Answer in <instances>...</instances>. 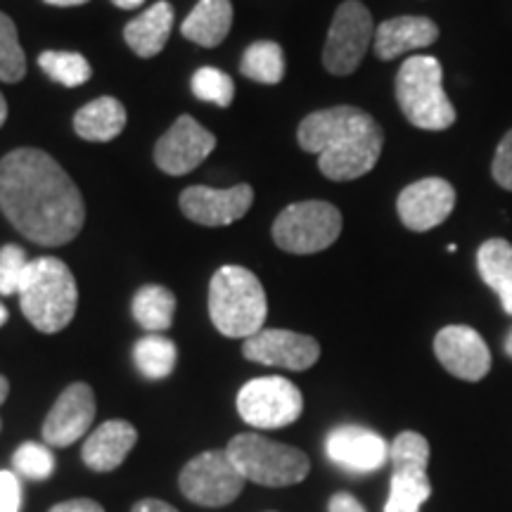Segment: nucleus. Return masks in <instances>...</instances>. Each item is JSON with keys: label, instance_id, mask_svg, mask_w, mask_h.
<instances>
[{"label": "nucleus", "instance_id": "31", "mask_svg": "<svg viewBox=\"0 0 512 512\" xmlns=\"http://www.w3.org/2000/svg\"><path fill=\"white\" fill-rule=\"evenodd\" d=\"M12 470L19 475L43 482L53 475L55 456L48 444H36V441H24L22 446L12 453Z\"/></svg>", "mask_w": 512, "mask_h": 512}, {"label": "nucleus", "instance_id": "35", "mask_svg": "<svg viewBox=\"0 0 512 512\" xmlns=\"http://www.w3.org/2000/svg\"><path fill=\"white\" fill-rule=\"evenodd\" d=\"M48 512H105V508L93 498H72V501L53 505Z\"/></svg>", "mask_w": 512, "mask_h": 512}, {"label": "nucleus", "instance_id": "36", "mask_svg": "<svg viewBox=\"0 0 512 512\" xmlns=\"http://www.w3.org/2000/svg\"><path fill=\"white\" fill-rule=\"evenodd\" d=\"M328 510L330 512H368L366 508H363V503L358 501L356 496L347 494V491H337V494L330 498Z\"/></svg>", "mask_w": 512, "mask_h": 512}, {"label": "nucleus", "instance_id": "37", "mask_svg": "<svg viewBox=\"0 0 512 512\" xmlns=\"http://www.w3.org/2000/svg\"><path fill=\"white\" fill-rule=\"evenodd\" d=\"M131 512H178L174 505L157 501V498H145V501H138L133 505Z\"/></svg>", "mask_w": 512, "mask_h": 512}, {"label": "nucleus", "instance_id": "33", "mask_svg": "<svg viewBox=\"0 0 512 512\" xmlns=\"http://www.w3.org/2000/svg\"><path fill=\"white\" fill-rule=\"evenodd\" d=\"M491 176L503 190L512 192V128L496 147L494 162H491Z\"/></svg>", "mask_w": 512, "mask_h": 512}, {"label": "nucleus", "instance_id": "7", "mask_svg": "<svg viewBox=\"0 0 512 512\" xmlns=\"http://www.w3.org/2000/svg\"><path fill=\"white\" fill-rule=\"evenodd\" d=\"M342 233V214L323 200L294 202L273 221L275 245L290 254H316L332 247Z\"/></svg>", "mask_w": 512, "mask_h": 512}, {"label": "nucleus", "instance_id": "41", "mask_svg": "<svg viewBox=\"0 0 512 512\" xmlns=\"http://www.w3.org/2000/svg\"><path fill=\"white\" fill-rule=\"evenodd\" d=\"M5 119H8V102H5L3 93H0V126L5 124Z\"/></svg>", "mask_w": 512, "mask_h": 512}, {"label": "nucleus", "instance_id": "12", "mask_svg": "<svg viewBox=\"0 0 512 512\" xmlns=\"http://www.w3.org/2000/svg\"><path fill=\"white\" fill-rule=\"evenodd\" d=\"M216 147L214 133L197 124L190 114H183L174 126L157 140L155 162L164 174L185 176L197 169Z\"/></svg>", "mask_w": 512, "mask_h": 512}, {"label": "nucleus", "instance_id": "13", "mask_svg": "<svg viewBox=\"0 0 512 512\" xmlns=\"http://www.w3.org/2000/svg\"><path fill=\"white\" fill-rule=\"evenodd\" d=\"M456 209V188L444 178H422L401 190L396 200L399 219L408 230L427 233L444 223Z\"/></svg>", "mask_w": 512, "mask_h": 512}, {"label": "nucleus", "instance_id": "27", "mask_svg": "<svg viewBox=\"0 0 512 512\" xmlns=\"http://www.w3.org/2000/svg\"><path fill=\"white\" fill-rule=\"evenodd\" d=\"M240 72L256 83L275 86L285 76L283 48L275 41H256L245 50L240 60Z\"/></svg>", "mask_w": 512, "mask_h": 512}, {"label": "nucleus", "instance_id": "2", "mask_svg": "<svg viewBox=\"0 0 512 512\" xmlns=\"http://www.w3.org/2000/svg\"><path fill=\"white\" fill-rule=\"evenodd\" d=\"M302 150L318 155L320 174L330 181H354L370 174L382 155L384 133L368 112L337 105L313 112L299 124Z\"/></svg>", "mask_w": 512, "mask_h": 512}, {"label": "nucleus", "instance_id": "40", "mask_svg": "<svg viewBox=\"0 0 512 512\" xmlns=\"http://www.w3.org/2000/svg\"><path fill=\"white\" fill-rule=\"evenodd\" d=\"M8 394H10V382L0 375V406H3L5 399H8Z\"/></svg>", "mask_w": 512, "mask_h": 512}, {"label": "nucleus", "instance_id": "44", "mask_svg": "<svg viewBox=\"0 0 512 512\" xmlns=\"http://www.w3.org/2000/svg\"><path fill=\"white\" fill-rule=\"evenodd\" d=\"M0 427H3V422H0Z\"/></svg>", "mask_w": 512, "mask_h": 512}, {"label": "nucleus", "instance_id": "34", "mask_svg": "<svg viewBox=\"0 0 512 512\" xmlns=\"http://www.w3.org/2000/svg\"><path fill=\"white\" fill-rule=\"evenodd\" d=\"M22 510V486L15 472L0 470V512Z\"/></svg>", "mask_w": 512, "mask_h": 512}, {"label": "nucleus", "instance_id": "9", "mask_svg": "<svg viewBox=\"0 0 512 512\" xmlns=\"http://www.w3.org/2000/svg\"><path fill=\"white\" fill-rule=\"evenodd\" d=\"M304 396L287 377H254L238 392V413L256 430H280L299 420Z\"/></svg>", "mask_w": 512, "mask_h": 512}, {"label": "nucleus", "instance_id": "6", "mask_svg": "<svg viewBox=\"0 0 512 512\" xmlns=\"http://www.w3.org/2000/svg\"><path fill=\"white\" fill-rule=\"evenodd\" d=\"M226 453L240 475L261 486H292L309 477L311 460L299 448L245 432L230 439Z\"/></svg>", "mask_w": 512, "mask_h": 512}, {"label": "nucleus", "instance_id": "30", "mask_svg": "<svg viewBox=\"0 0 512 512\" xmlns=\"http://www.w3.org/2000/svg\"><path fill=\"white\" fill-rule=\"evenodd\" d=\"M192 93L197 100L211 102L216 107H230L235 98V83L226 72L216 67H202L192 74Z\"/></svg>", "mask_w": 512, "mask_h": 512}, {"label": "nucleus", "instance_id": "42", "mask_svg": "<svg viewBox=\"0 0 512 512\" xmlns=\"http://www.w3.org/2000/svg\"><path fill=\"white\" fill-rule=\"evenodd\" d=\"M503 349L505 354H508L512 358V328L508 330V335H505V342H503Z\"/></svg>", "mask_w": 512, "mask_h": 512}, {"label": "nucleus", "instance_id": "5", "mask_svg": "<svg viewBox=\"0 0 512 512\" xmlns=\"http://www.w3.org/2000/svg\"><path fill=\"white\" fill-rule=\"evenodd\" d=\"M403 117L422 131H446L458 114L444 91V69L432 55H413L401 64L394 81Z\"/></svg>", "mask_w": 512, "mask_h": 512}, {"label": "nucleus", "instance_id": "20", "mask_svg": "<svg viewBox=\"0 0 512 512\" xmlns=\"http://www.w3.org/2000/svg\"><path fill=\"white\" fill-rule=\"evenodd\" d=\"M439 38V27L430 17H394L375 29V53L389 62L411 50L430 48Z\"/></svg>", "mask_w": 512, "mask_h": 512}, {"label": "nucleus", "instance_id": "8", "mask_svg": "<svg viewBox=\"0 0 512 512\" xmlns=\"http://www.w3.org/2000/svg\"><path fill=\"white\" fill-rule=\"evenodd\" d=\"M389 458L394 472L384 512H420L432 496V484L427 479L430 444L418 432H401L389 448Z\"/></svg>", "mask_w": 512, "mask_h": 512}, {"label": "nucleus", "instance_id": "43", "mask_svg": "<svg viewBox=\"0 0 512 512\" xmlns=\"http://www.w3.org/2000/svg\"><path fill=\"white\" fill-rule=\"evenodd\" d=\"M8 318H10V313H8V309H5V304L0 302V328H3V325L8 323Z\"/></svg>", "mask_w": 512, "mask_h": 512}, {"label": "nucleus", "instance_id": "38", "mask_svg": "<svg viewBox=\"0 0 512 512\" xmlns=\"http://www.w3.org/2000/svg\"><path fill=\"white\" fill-rule=\"evenodd\" d=\"M43 3L53 5V8H76V5H86L88 0H43Z\"/></svg>", "mask_w": 512, "mask_h": 512}, {"label": "nucleus", "instance_id": "1", "mask_svg": "<svg viewBox=\"0 0 512 512\" xmlns=\"http://www.w3.org/2000/svg\"><path fill=\"white\" fill-rule=\"evenodd\" d=\"M0 211L24 238L43 247L72 242L86 221L76 183L34 147H19L0 159Z\"/></svg>", "mask_w": 512, "mask_h": 512}, {"label": "nucleus", "instance_id": "29", "mask_svg": "<svg viewBox=\"0 0 512 512\" xmlns=\"http://www.w3.org/2000/svg\"><path fill=\"white\" fill-rule=\"evenodd\" d=\"M27 74V57L19 46L15 22L0 12V81L17 83Z\"/></svg>", "mask_w": 512, "mask_h": 512}, {"label": "nucleus", "instance_id": "19", "mask_svg": "<svg viewBox=\"0 0 512 512\" xmlns=\"http://www.w3.org/2000/svg\"><path fill=\"white\" fill-rule=\"evenodd\" d=\"M138 441V432L126 420H107L83 441L81 458L93 472H112L124 463Z\"/></svg>", "mask_w": 512, "mask_h": 512}, {"label": "nucleus", "instance_id": "32", "mask_svg": "<svg viewBox=\"0 0 512 512\" xmlns=\"http://www.w3.org/2000/svg\"><path fill=\"white\" fill-rule=\"evenodd\" d=\"M29 266L31 259L22 247H0V294H3V297L19 294V287L24 283V275H27Z\"/></svg>", "mask_w": 512, "mask_h": 512}, {"label": "nucleus", "instance_id": "26", "mask_svg": "<svg viewBox=\"0 0 512 512\" xmlns=\"http://www.w3.org/2000/svg\"><path fill=\"white\" fill-rule=\"evenodd\" d=\"M178 361V349L169 337L164 335H145L133 344V363L138 373L147 380H164L174 373Z\"/></svg>", "mask_w": 512, "mask_h": 512}, {"label": "nucleus", "instance_id": "39", "mask_svg": "<svg viewBox=\"0 0 512 512\" xmlns=\"http://www.w3.org/2000/svg\"><path fill=\"white\" fill-rule=\"evenodd\" d=\"M114 5H117V8H121V10H136V8H140V5L145 3V0H112Z\"/></svg>", "mask_w": 512, "mask_h": 512}, {"label": "nucleus", "instance_id": "23", "mask_svg": "<svg viewBox=\"0 0 512 512\" xmlns=\"http://www.w3.org/2000/svg\"><path fill=\"white\" fill-rule=\"evenodd\" d=\"M126 126V107L117 98H98L74 114V131L91 143L114 140Z\"/></svg>", "mask_w": 512, "mask_h": 512}, {"label": "nucleus", "instance_id": "17", "mask_svg": "<svg viewBox=\"0 0 512 512\" xmlns=\"http://www.w3.org/2000/svg\"><path fill=\"white\" fill-rule=\"evenodd\" d=\"M254 202L252 185L240 183L228 190H214L207 185H192L181 192V211L200 226H230L242 219Z\"/></svg>", "mask_w": 512, "mask_h": 512}, {"label": "nucleus", "instance_id": "10", "mask_svg": "<svg viewBox=\"0 0 512 512\" xmlns=\"http://www.w3.org/2000/svg\"><path fill=\"white\" fill-rule=\"evenodd\" d=\"M375 38L373 15L361 0H344L332 17L323 64L330 74L349 76L358 69Z\"/></svg>", "mask_w": 512, "mask_h": 512}, {"label": "nucleus", "instance_id": "28", "mask_svg": "<svg viewBox=\"0 0 512 512\" xmlns=\"http://www.w3.org/2000/svg\"><path fill=\"white\" fill-rule=\"evenodd\" d=\"M38 67L55 83L64 88H79L91 81L93 69L88 60L79 53H62V50H46L38 57Z\"/></svg>", "mask_w": 512, "mask_h": 512}, {"label": "nucleus", "instance_id": "25", "mask_svg": "<svg viewBox=\"0 0 512 512\" xmlns=\"http://www.w3.org/2000/svg\"><path fill=\"white\" fill-rule=\"evenodd\" d=\"M131 313L140 328L152 335L169 330L174 323L176 313V297L169 287L164 285H145L140 287L131 302Z\"/></svg>", "mask_w": 512, "mask_h": 512}, {"label": "nucleus", "instance_id": "21", "mask_svg": "<svg viewBox=\"0 0 512 512\" xmlns=\"http://www.w3.org/2000/svg\"><path fill=\"white\" fill-rule=\"evenodd\" d=\"M174 29V8L166 0L147 8L143 15L126 24L124 38L138 57H155L162 53Z\"/></svg>", "mask_w": 512, "mask_h": 512}, {"label": "nucleus", "instance_id": "16", "mask_svg": "<svg viewBox=\"0 0 512 512\" xmlns=\"http://www.w3.org/2000/svg\"><path fill=\"white\" fill-rule=\"evenodd\" d=\"M95 418V394L86 382H74L60 394L43 422V441L50 448H64L88 434Z\"/></svg>", "mask_w": 512, "mask_h": 512}, {"label": "nucleus", "instance_id": "24", "mask_svg": "<svg viewBox=\"0 0 512 512\" xmlns=\"http://www.w3.org/2000/svg\"><path fill=\"white\" fill-rule=\"evenodd\" d=\"M479 278L501 299L503 311L512 316V245L503 238L484 240L477 249Z\"/></svg>", "mask_w": 512, "mask_h": 512}, {"label": "nucleus", "instance_id": "14", "mask_svg": "<svg viewBox=\"0 0 512 512\" xmlns=\"http://www.w3.org/2000/svg\"><path fill=\"white\" fill-rule=\"evenodd\" d=\"M242 354L261 366L285 370H309L320 358V344L309 335L292 330H259L245 339Z\"/></svg>", "mask_w": 512, "mask_h": 512}, {"label": "nucleus", "instance_id": "3", "mask_svg": "<svg viewBox=\"0 0 512 512\" xmlns=\"http://www.w3.org/2000/svg\"><path fill=\"white\" fill-rule=\"evenodd\" d=\"M17 297L24 318L46 335L67 328L76 313V304H79V290H76L72 271L53 256L31 259Z\"/></svg>", "mask_w": 512, "mask_h": 512}, {"label": "nucleus", "instance_id": "15", "mask_svg": "<svg viewBox=\"0 0 512 512\" xmlns=\"http://www.w3.org/2000/svg\"><path fill=\"white\" fill-rule=\"evenodd\" d=\"M434 354L458 380L479 382L491 370V351L470 325H448L434 337Z\"/></svg>", "mask_w": 512, "mask_h": 512}, {"label": "nucleus", "instance_id": "11", "mask_svg": "<svg viewBox=\"0 0 512 512\" xmlns=\"http://www.w3.org/2000/svg\"><path fill=\"white\" fill-rule=\"evenodd\" d=\"M247 479L240 475L226 451H207L181 470L178 486L188 501L204 508H223L242 494Z\"/></svg>", "mask_w": 512, "mask_h": 512}, {"label": "nucleus", "instance_id": "22", "mask_svg": "<svg viewBox=\"0 0 512 512\" xmlns=\"http://www.w3.org/2000/svg\"><path fill=\"white\" fill-rule=\"evenodd\" d=\"M233 24L230 0H200L183 22V36L202 48H216L226 41Z\"/></svg>", "mask_w": 512, "mask_h": 512}, {"label": "nucleus", "instance_id": "18", "mask_svg": "<svg viewBox=\"0 0 512 512\" xmlns=\"http://www.w3.org/2000/svg\"><path fill=\"white\" fill-rule=\"evenodd\" d=\"M389 446L380 434L361 425H339L325 439L332 463L349 472H375L389 460Z\"/></svg>", "mask_w": 512, "mask_h": 512}, {"label": "nucleus", "instance_id": "4", "mask_svg": "<svg viewBox=\"0 0 512 512\" xmlns=\"http://www.w3.org/2000/svg\"><path fill=\"white\" fill-rule=\"evenodd\" d=\"M268 302L264 285L242 266H221L209 285V316L221 335L249 339L264 330Z\"/></svg>", "mask_w": 512, "mask_h": 512}]
</instances>
